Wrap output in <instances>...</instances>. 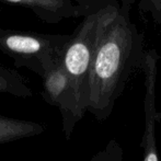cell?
Here are the masks:
<instances>
[{"mask_svg":"<svg viewBox=\"0 0 161 161\" xmlns=\"http://www.w3.org/2000/svg\"><path fill=\"white\" fill-rule=\"evenodd\" d=\"M135 2L121 0L119 12L104 31L94 53L88 112L100 123L111 116L130 79L142 68L144 35L130 15Z\"/></svg>","mask_w":161,"mask_h":161,"instance_id":"cell-1","label":"cell"},{"mask_svg":"<svg viewBox=\"0 0 161 161\" xmlns=\"http://www.w3.org/2000/svg\"><path fill=\"white\" fill-rule=\"evenodd\" d=\"M81 22L64 53V64L69 75L76 110L80 119L88 112L90 72L99 42L119 10L121 0H75Z\"/></svg>","mask_w":161,"mask_h":161,"instance_id":"cell-2","label":"cell"},{"mask_svg":"<svg viewBox=\"0 0 161 161\" xmlns=\"http://www.w3.org/2000/svg\"><path fill=\"white\" fill-rule=\"evenodd\" d=\"M70 35L17 31L0 28V51L19 68L42 78L64 53Z\"/></svg>","mask_w":161,"mask_h":161,"instance_id":"cell-3","label":"cell"},{"mask_svg":"<svg viewBox=\"0 0 161 161\" xmlns=\"http://www.w3.org/2000/svg\"><path fill=\"white\" fill-rule=\"evenodd\" d=\"M42 97L47 104L59 108L63 119V131L66 139H70L76 125L81 121L76 110L69 75L59 58L42 77Z\"/></svg>","mask_w":161,"mask_h":161,"instance_id":"cell-4","label":"cell"},{"mask_svg":"<svg viewBox=\"0 0 161 161\" xmlns=\"http://www.w3.org/2000/svg\"><path fill=\"white\" fill-rule=\"evenodd\" d=\"M159 54L156 48H149L145 53L142 71L144 72V134L142 139V161H159L157 147V123L159 122L160 113L156 103V86L158 78Z\"/></svg>","mask_w":161,"mask_h":161,"instance_id":"cell-5","label":"cell"},{"mask_svg":"<svg viewBox=\"0 0 161 161\" xmlns=\"http://www.w3.org/2000/svg\"><path fill=\"white\" fill-rule=\"evenodd\" d=\"M21 7L38 20L49 24H57L64 20L78 18V8L75 0H1Z\"/></svg>","mask_w":161,"mask_h":161,"instance_id":"cell-6","label":"cell"},{"mask_svg":"<svg viewBox=\"0 0 161 161\" xmlns=\"http://www.w3.org/2000/svg\"><path fill=\"white\" fill-rule=\"evenodd\" d=\"M44 131L45 126L37 122L0 115V145L38 136Z\"/></svg>","mask_w":161,"mask_h":161,"instance_id":"cell-7","label":"cell"},{"mask_svg":"<svg viewBox=\"0 0 161 161\" xmlns=\"http://www.w3.org/2000/svg\"><path fill=\"white\" fill-rule=\"evenodd\" d=\"M0 93L22 97H32L33 90L26 80L15 70L4 67L0 64Z\"/></svg>","mask_w":161,"mask_h":161,"instance_id":"cell-8","label":"cell"},{"mask_svg":"<svg viewBox=\"0 0 161 161\" xmlns=\"http://www.w3.org/2000/svg\"><path fill=\"white\" fill-rule=\"evenodd\" d=\"M88 161H124L123 147L116 139H111Z\"/></svg>","mask_w":161,"mask_h":161,"instance_id":"cell-9","label":"cell"},{"mask_svg":"<svg viewBox=\"0 0 161 161\" xmlns=\"http://www.w3.org/2000/svg\"><path fill=\"white\" fill-rule=\"evenodd\" d=\"M142 12L147 13L157 24L161 25V0H136Z\"/></svg>","mask_w":161,"mask_h":161,"instance_id":"cell-10","label":"cell"},{"mask_svg":"<svg viewBox=\"0 0 161 161\" xmlns=\"http://www.w3.org/2000/svg\"><path fill=\"white\" fill-rule=\"evenodd\" d=\"M0 11H1V8H0Z\"/></svg>","mask_w":161,"mask_h":161,"instance_id":"cell-11","label":"cell"}]
</instances>
